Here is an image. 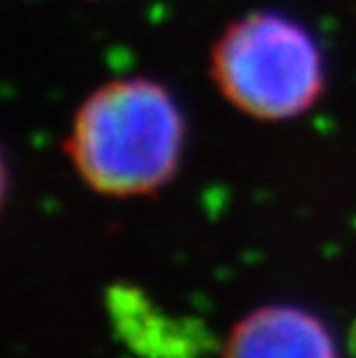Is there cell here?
I'll return each mask as SVG.
<instances>
[{
	"mask_svg": "<svg viewBox=\"0 0 356 358\" xmlns=\"http://www.w3.org/2000/svg\"><path fill=\"white\" fill-rule=\"evenodd\" d=\"M185 120L162 83L143 77L95 88L74 113L65 150L95 192H155L178 169Z\"/></svg>",
	"mask_w": 356,
	"mask_h": 358,
	"instance_id": "6da1fadb",
	"label": "cell"
},
{
	"mask_svg": "<svg viewBox=\"0 0 356 358\" xmlns=\"http://www.w3.org/2000/svg\"><path fill=\"white\" fill-rule=\"evenodd\" d=\"M211 77L232 106L257 120L306 113L324 90L315 37L280 12H252L229 24L211 49Z\"/></svg>",
	"mask_w": 356,
	"mask_h": 358,
	"instance_id": "7a4b0ae2",
	"label": "cell"
},
{
	"mask_svg": "<svg viewBox=\"0 0 356 358\" xmlns=\"http://www.w3.org/2000/svg\"><path fill=\"white\" fill-rule=\"evenodd\" d=\"M222 358H338L329 329L313 312L269 306L241 319Z\"/></svg>",
	"mask_w": 356,
	"mask_h": 358,
	"instance_id": "3957f363",
	"label": "cell"
}]
</instances>
